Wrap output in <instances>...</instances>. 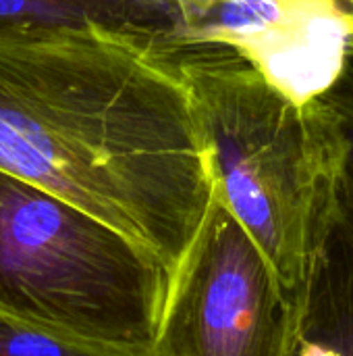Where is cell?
Listing matches in <instances>:
<instances>
[{
	"instance_id": "obj_1",
	"label": "cell",
	"mask_w": 353,
	"mask_h": 356,
	"mask_svg": "<svg viewBox=\"0 0 353 356\" xmlns=\"http://www.w3.org/2000/svg\"><path fill=\"white\" fill-rule=\"evenodd\" d=\"M0 169L92 213L173 271L212 200L164 50L106 31L0 40Z\"/></svg>"
},
{
	"instance_id": "obj_2",
	"label": "cell",
	"mask_w": 353,
	"mask_h": 356,
	"mask_svg": "<svg viewBox=\"0 0 353 356\" xmlns=\"http://www.w3.org/2000/svg\"><path fill=\"white\" fill-rule=\"evenodd\" d=\"M214 196L241 223L291 294L337 211L343 131L331 98L295 102L241 52L171 42Z\"/></svg>"
},
{
	"instance_id": "obj_3",
	"label": "cell",
	"mask_w": 353,
	"mask_h": 356,
	"mask_svg": "<svg viewBox=\"0 0 353 356\" xmlns=\"http://www.w3.org/2000/svg\"><path fill=\"white\" fill-rule=\"evenodd\" d=\"M173 269L77 204L0 169V313L92 346L154 353Z\"/></svg>"
},
{
	"instance_id": "obj_4",
	"label": "cell",
	"mask_w": 353,
	"mask_h": 356,
	"mask_svg": "<svg viewBox=\"0 0 353 356\" xmlns=\"http://www.w3.org/2000/svg\"><path fill=\"white\" fill-rule=\"evenodd\" d=\"M291 298L277 271L214 196L173 271L154 355L285 356Z\"/></svg>"
},
{
	"instance_id": "obj_5",
	"label": "cell",
	"mask_w": 353,
	"mask_h": 356,
	"mask_svg": "<svg viewBox=\"0 0 353 356\" xmlns=\"http://www.w3.org/2000/svg\"><path fill=\"white\" fill-rule=\"evenodd\" d=\"M175 42L241 52L295 102L329 94L350 71L353 0H177Z\"/></svg>"
},
{
	"instance_id": "obj_6",
	"label": "cell",
	"mask_w": 353,
	"mask_h": 356,
	"mask_svg": "<svg viewBox=\"0 0 353 356\" xmlns=\"http://www.w3.org/2000/svg\"><path fill=\"white\" fill-rule=\"evenodd\" d=\"M289 298L285 356H353V236L339 211Z\"/></svg>"
},
{
	"instance_id": "obj_7",
	"label": "cell",
	"mask_w": 353,
	"mask_h": 356,
	"mask_svg": "<svg viewBox=\"0 0 353 356\" xmlns=\"http://www.w3.org/2000/svg\"><path fill=\"white\" fill-rule=\"evenodd\" d=\"M179 27L177 0H0V40L106 31L164 50Z\"/></svg>"
},
{
	"instance_id": "obj_8",
	"label": "cell",
	"mask_w": 353,
	"mask_h": 356,
	"mask_svg": "<svg viewBox=\"0 0 353 356\" xmlns=\"http://www.w3.org/2000/svg\"><path fill=\"white\" fill-rule=\"evenodd\" d=\"M0 356H158L92 346L0 313Z\"/></svg>"
},
{
	"instance_id": "obj_9",
	"label": "cell",
	"mask_w": 353,
	"mask_h": 356,
	"mask_svg": "<svg viewBox=\"0 0 353 356\" xmlns=\"http://www.w3.org/2000/svg\"><path fill=\"white\" fill-rule=\"evenodd\" d=\"M335 104L343 131V159L337 179V211L353 236V73L347 71L327 94Z\"/></svg>"
}]
</instances>
